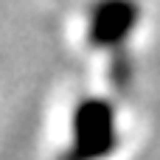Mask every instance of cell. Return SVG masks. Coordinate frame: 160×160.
<instances>
[{"mask_svg":"<svg viewBox=\"0 0 160 160\" xmlns=\"http://www.w3.org/2000/svg\"><path fill=\"white\" fill-rule=\"evenodd\" d=\"M141 8L135 0H96L87 14V39L101 51H121L138 28Z\"/></svg>","mask_w":160,"mask_h":160,"instance_id":"obj_2","label":"cell"},{"mask_svg":"<svg viewBox=\"0 0 160 160\" xmlns=\"http://www.w3.org/2000/svg\"><path fill=\"white\" fill-rule=\"evenodd\" d=\"M118 149L115 110L104 98H82L70 115V138L59 160H107Z\"/></svg>","mask_w":160,"mask_h":160,"instance_id":"obj_1","label":"cell"}]
</instances>
